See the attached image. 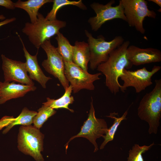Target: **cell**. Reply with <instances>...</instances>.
<instances>
[{
    "mask_svg": "<svg viewBox=\"0 0 161 161\" xmlns=\"http://www.w3.org/2000/svg\"><path fill=\"white\" fill-rule=\"evenodd\" d=\"M129 41L123 43L112 51L107 60L100 64L97 70L105 76V84L110 92L116 95L119 91L121 85L118 78L124 69L131 68L132 64L126 56L127 49L129 46Z\"/></svg>",
    "mask_w": 161,
    "mask_h": 161,
    "instance_id": "cell-1",
    "label": "cell"
},
{
    "mask_svg": "<svg viewBox=\"0 0 161 161\" xmlns=\"http://www.w3.org/2000/svg\"><path fill=\"white\" fill-rule=\"evenodd\" d=\"M155 82L154 88L143 97L137 108L138 117L149 125L150 134L157 133L161 117V79Z\"/></svg>",
    "mask_w": 161,
    "mask_h": 161,
    "instance_id": "cell-2",
    "label": "cell"
},
{
    "mask_svg": "<svg viewBox=\"0 0 161 161\" xmlns=\"http://www.w3.org/2000/svg\"><path fill=\"white\" fill-rule=\"evenodd\" d=\"M66 25L65 21L58 20H48L41 13H38L36 22H27L22 30L30 42L38 50L43 42L57 35L60 30Z\"/></svg>",
    "mask_w": 161,
    "mask_h": 161,
    "instance_id": "cell-3",
    "label": "cell"
},
{
    "mask_svg": "<svg viewBox=\"0 0 161 161\" xmlns=\"http://www.w3.org/2000/svg\"><path fill=\"white\" fill-rule=\"evenodd\" d=\"M44 135L34 126H22L19 129L18 148L21 151L33 157L36 161H44L41 154L43 150Z\"/></svg>",
    "mask_w": 161,
    "mask_h": 161,
    "instance_id": "cell-4",
    "label": "cell"
},
{
    "mask_svg": "<svg viewBox=\"0 0 161 161\" xmlns=\"http://www.w3.org/2000/svg\"><path fill=\"white\" fill-rule=\"evenodd\" d=\"M90 54V67L92 70L96 69L101 63L108 59L111 52L121 45L124 39L120 36H116L112 40L106 41L102 35L94 38L87 30H85Z\"/></svg>",
    "mask_w": 161,
    "mask_h": 161,
    "instance_id": "cell-5",
    "label": "cell"
},
{
    "mask_svg": "<svg viewBox=\"0 0 161 161\" xmlns=\"http://www.w3.org/2000/svg\"><path fill=\"white\" fill-rule=\"evenodd\" d=\"M124 13L130 27H134L142 34L145 32L143 21L145 17L155 18L156 13L148 8L147 2L145 0H120Z\"/></svg>",
    "mask_w": 161,
    "mask_h": 161,
    "instance_id": "cell-6",
    "label": "cell"
},
{
    "mask_svg": "<svg viewBox=\"0 0 161 161\" xmlns=\"http://www.w3.org/2000/svg\"><path fill=\"white\" fill-rule=\"evenodd\" d=\"M91 98L88 118L84 122L80 132L76 135L72 137L66 144L65 145L66 151L69 142L75 138L79 137L86 138L94 145V152H96L98 150L96 140L102 137L106 134L108 128L107 123L104 119L96 117L92 97Z\"/></svg>",
    "mask_w": 161,
    "mask_h": 161,
    "instance_id": "cell-7",
    "label": "cell"
},
{
    "mask_svg": "<svg viewBox=\"0 0 161 161\" xmlns=\"http://www.w3.org/2000/svg\"><path fill=\"white\" fill-rule=\"evenodd\" d=\"M65 76L72 86L74 93L80 90L85 89L90 90H94V82L100 79L101 72L91 74L83 69L73 62H64Z\"/></svg>",
    "mask_w": 161,
    "mask_h": 161,
    "instance_id": "cell-8",
    "label": "cell"
},
{
    "mask_svg": "<svg viewBox=\"0 0 161 161\" xmlns=\"http://www.w3.org/2000/svg\"><path fill=\"white\" fill-rule=\"evenodd\" d=\"M161 68L160 66L154 65L150 71L147 70L145 67L134 71L124 69L123 74L120 77L123 82L120 88V90L124 92L127 88L132 87L136 93H140L152 84V76Z\"/></svg>",
    "mask_w": 161,
    "mask_h": 161,
    "instance_id": "cell-9",
    "label": "cell"
},
{
    "mask_svg": "<svg viewBox=\"0 0 161 161\" xmlns=\"http://www.w3.org/2000/svg\"><path fill=\"white\" fill-rule=\"evenodd\" d=\"M41 47L47 56V58L42 62V66L47 72L58 79L65 90L69 86V82L64 74V61L57 48L52 45L50 39L44 41Z\"/></svg>",
    "mask_w": 161,
    "mask_h": 161,
    "instance_id": "cell-10",
    "label": "cell"
},
{
    "mask_svg": "<svg viewBox=\"0 0 161 161\" xmlns=\"http://www.w3.org/2000/svg\"><path fill=\"white\" fill-rule=\"evenodd\" d=\"M115 2V0H111L105 5L97 2L90 4L96 14L95 16L90 18L88 20L92 30L97 31L106 22L113 19H120L126 21L120 1L118 5L112 6Z\"/></svg>",
    "mask_w": 161,
    "mask_h": 161,
    "instance_id": "cell-11",
    "label": "cell"
},
{
    "mask_svg": "<svg viewBox=\"0 0 161 161\" xmlns=\"http://www.w3.org/2000/svg\"><path fill=\"white\" fill-rule=\"evenodd\" d=\"M2 68L4 82H16L21 84L34 86V83L27 74L25 63L10 59L1 55Z\"/></svg>",
    "mask_w": 161,
    "mask_h": 161,
    "instance_id": "cell-12",
    "label": "cell"
},
{
    "mask_svg": "<svg viewBox=\"0 0 161 161\" xmlns=\"http://www.w3.org/2000/svg\"><path fill=\"white\" fill-rule=\"evenodd\" d=\"M126 56L132 65L139 66L161 61V51L152 48H141L133 45L129 46Z\"/></svg>",
    "mask_w": 161,
    "mask_h": 161,
    "instance_id": "cell-13",
    "label": "cell"
},
{
    "mask_svg": "<svg viewBox=\"0 0 161 161\" xmlns=\"http://www.w3.org/2000/svg\"><path fill=\"white\" fill-rule=\"evenodd\" d=\"M23 46V49L26 58L25 67L29 77L32 80L38 82L44 88H46L47 82L52 78L46 76L44 73L38 65L37 60L38 52L35 55H30L26 49L24 43L19 35H18Z\"/></svg>",
    "mask_w": 161,
    "mask_h": 161,
    "instance_id": "cell-14",
    "label": "cell"
},
{
    "mask_svg": "<svg viewBox=\"0 0 161 161\" xmlns=\"http://www.w3.org/2000/svg\"><path fill=\"white\" fill-rule=\"evenodd\" d=\"M35 86L16 84L14 82H2L0 86V104L10 99L23 97L27 92L35 91Z\"/></svg>",
    "mask_w": 161,
    "mask_h": 161,
    "instance_id": "cell-15",
    "label": "cell"
},
{
    "mask_svg": "<svg viewBox=\"0 0 161 161\" xmlns=\"http://www.w3.org/2000/svg\"><path fill=\"white\" fill-rule=\"evenodd\" d=\"M37 113L36 111L30 110L27 108L24 107L19 116L16 118L13 116H4L0 120V130L6 127L2 132V133L4 134L15 125H30L33 123V118Z\"/></svg>",
    "mask_w": 161,
    "mask_h": 161,
    "instance_id": "cell-16",
    "label": "cell"
},
{
    "mask_svg": "<svg viewBox=\"0 0 161 161\" xmlns=\"http://www.w3.org/2000/svg\"><path fill=\"white\" fill-rule=\"evenodd\" d=\"M90 58L88 43L84 41H75L74 46L72 62L84 71L88 72V65Z\"/></svg>",
    "mask_w": 161,
    "mask_h": 161,
    "instance_id": "cell-17",
    "label": "cell"
},
{
    "mask_svg": "<svg viewBox=\"0 0 161 161\" xmlns=\"http://www.w3.org/2000/svg\"><path fill=\"white\" fill-rule=\"evenodd\" d=\"M53 0H28L22 1L18 0L14 3L15 8L23 9L28 14L32 24L36 22L39 9L44 4L52 2Z\"/></svg>",
    "mask_w": 161,
    "mask_h": 161,
    "instance_id": "cell-18",
    "label": "cell"
},
{
    "mask_svg": "<svg viewBox=\"0 0 161 161\" xmlns=\"http://www.w3.org/2000/svg\"><path fill=\"white\" fill-rule=\"evenodd\" d=\"M72 91V86L70 85L65 90L64 94L61 97L56 100L47 97V101L42 103L53 109L65 108L73 112L74 111L69 109L68 107L70 104H72L74 101L73 97L71 95Z\"/></svg>",
    "mask_w": 161,
    "mask_h": 161,
    "instance_id": "cell-19",
    "label": "cell"
},
{
    "mask_svg": "<svg viewBox=\"0 0 161 161\" xmlns=\"http://www.w3.org/2000/svg\"><path fill=\"white\" fill-rule=\"evenodd\" d=\"M56 35L55 39L58 43L56 48L58 52L64 62H72L74 46L71 45L69 40L60 32Z\"/></svg>",
    "mask_w": 161,
    "mask_h": 161,
    "instance_id": "cell-20",
    "label": "cell"
},
{
    "mask_svg": "<svg viewBox=\"0 0 161 161\" xmlns=\"http://www.w3.org/2000/svg\"><path fill=\"white\" fill-rule=\"evenodd\" d=\"M128 110L129 109L120 117H116V115L118 114L115 112L110 113L109 115L107 116V117L113 119L114 121L112 125L108 129L105 134L106 135H103L102 137L104 139V140L100 146V149L104 148L106 145L109 142L113 140L115 133L121 122L123 120L126 119V117L128 114Z\"/></svg>",
    "mask_w": 161,
    "mask_h": 161,
    "instance_id": "cell-21",
    "label": "cell"
},
{
    "mask_svg": "<svg viewBox=\"0 0 161 161\" xmlns=\"http://www.w3.org/2000/svg\"><path fill=\"white\" fill-rule=\"evenodd\" d=\"M52 2L53 3L52 8L45 17L48 20L56 19V16L57 11L60 8L65 6L73 5L76 6L82 10L87 9L86 6L83 3L81 0L77 1L68 0H53Z\"/></svg>",
    "mask_w": 161,
    "mask_h": 161,
    "instance_id": "cell-22",
    "label": "cell"
},
{
    "mask_svg": "<svg viewBox=\"0 0 161 161\" xmlns=\"http://www.w3.org/2000/svg\"><path fill=\"white\" fill-rule=\"evenodd\" d=\"M36 115L34 117L33 123L34 126L39 129L48 119L55 114L56 111L54 109L43 105L38 110Z\"/></svg>",
    "mask_w": 161,
    "mask_h": 161,
    "instance_id": "cell-23",
    "label": "cell"
},
{
    "mask_svg": "<svg viewBox=\"0 0 161 161\" xmlns=\"http://www.w3.org/2000/svg\"><path fill=\"white\" fill-rule=\"evenodd\" d=\"M154 142L148 145L140 146L135 144L129 151L127 161H144L142 154L148 150L154 145Z\"/></svg>",
    "mask_w": 161,
    "mask_h": 161,
    "instance_id": "cell-24",
    "label": "cell"
},
{
    "mask_svg": "<svg viewBox=\"0 0 161 161\" xmlns=\"http://www.w3.org/2000/svg\"><path fill=\"white\" fill-rule=\"evenodd\" d=\"M0 6L10 10H13L16 8L14 3L10 0H0Z\"/></svg>",
    "mask_w": 161,
    "mask_h": 161,
    "instance_id": "cell-25",
    "label": "cell"
},
{
    "mask_svg": "<svg viewBox=\"0 0 161 161\" xmlns=\"http://www.w3.org/2000/svg\"><path fill=\"white\" fill-rule=\"evenodd\" d=\"M16 18L15 17L7 18L3 21L0 22V27L4 25L11 23L16 21Z\"/></svg>",
    "mask_w": 161,
    "mask_h": 161,
    "instance_id": "cell-26",
    "label": "cell"
},
{
    "mask_svg": "<svg viewBox=\"0 0 161 161\" xmlns=\"http://www.w3.org/2000/svg\"><path fill=\"white\" fill-rule=\"evenodd\" d=\"M148 1H150L153 2L158 5H159L160 7V8H161V0H148Z\"/></svg>",
    "mask_w": 161,
    "mask_h": 161,
    "instance_id": "cell-27",
    "label": "cell"
},
{
    "mask_svg": "<svg viewBox=\"0 0 161 161\" xmlns=\"http://www.w3.org/2000/svg\"><path fill=\"white\" fill-rule=\"evenodd\" d=\"M5 18V17L3 15H0V20H4Z\"/></svg>",
    "mask_w": 161,
    "mask_h": 161,
    "instance_id": "cell-28",
    "label": "cell"
},
{
    "mask_svg": "<svg viewBox=\"0 0 161 161\" xmlns=\"http://www.w3.org/2000/svg\"><path fill=\"white\" fill-rule=\"evenodd\" d=\"M2 83V82H0V86L1 84Z\"/></svg>",
    "mask_w": 161,
    "mask_h": 161,
    "instance_id": "cell-29",
    "label": "cell"
},
{
    "mask_svg": "<svg viewBox=\"0 0 161 161\" xmlns=\"http://www.w3.org/2000/svg\"><path fill=\"white\" fill-rule=\"evenodd\" d=\"M102 161L100 160V161Z\"/></svg>",
    "mask_w": 161,
    "mask_h": 161,
    "instance_id": "cell-30",
    "label": "cell"
}]
</instances>
